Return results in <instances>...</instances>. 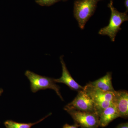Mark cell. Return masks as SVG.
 <instances>
[{
  "label": "cell",
  "mask_w": 128,
  "mask_h": 128,
  "mask_svg": "<svg viewBox=\"0 0 128 128\" xmlns=\"http://www.w3.org/2000/svg\"><path fill=\"white\" fill-rule=\"evenodd\" d=\"M108 6L111 12L109 24L108 26L101 28L98 33L100 35L108 36L111 41L114 42L117 34L121 30L122 24L128 20V16L127 12H120L114 7L113 0H110Z\"/></svg>",
  "instance_id": "cell-1"
},
{
  "label": "cell",
  "mask_w": 128,
  "mask_h": 128,
  "mask_svg": "<svg viewBox=\"0 0 128 128\" xmlns=\"http://www.w3.org/2000/svg\"><path fill=\"white\" fill-rule=\"evenodd\" d=\"M83 90L93 101L98 117L104 109L113 104L114 92L103 91L88 83L84 86Z\"/></svg>",
  "instance_id": "cell-2"
},
{
  "label": "cell",
  "mask_w": 128,
  "mask_h": 128,
  "mask_svg": "<svg viewBox=\"0 0 128 128\" xmlns=\"http://www.w3.org/2000/svg\"><path fill=\"white\" fill-rule=\"evenodd\" d=\"M100 0H76L74 2V16L81 29H84L86 24L95 12L98 3Z\"/></svg>",
  "instance_id": "cell-3"
},
{
  "label": "cell",
  "mask_w": 128,
  "mask_h": 128,
  "mask_svg": "<svg viewBox=\"0 0 128 128\" xmlns=\"http://www.w3.org/2000/svg\"><path fill=\"white\" fill-rule=\"evenodd\" d=\"M25 74L30 81L31 89L33 92H36L41 90L53 89L61 100H64L60 92V86L56 84L54 79L37 74L30 70H26Z\"/></svg>",
  "instance_id": "cell-4"
},
{
  "label": "cell",
  "mask_w": 128,
  "mask_h": 128,
  "mask_svg": "<svg viewBox=\"0 0 128 128\" xmlns=\"http://www.w3.org/2000/svg\"><path fill=\"white\" fill-rule=\"evenodd\" d=\"M65 110L71 116L75 124L81 128L99 127V117L96 113L70 109Z\"/></svg>",
  "instance_id": "cell-5"
},
{
  "label": "cell",
  "mask_w": 128,
  "mask_h": 128,
  "mask_svg": "<svg viewBox=\"0 0 128 128\" xmlns=\"http://www.w3.org/2000/svg\"><path fill=\"white\" fill-rule=\"evenodd\" d=\"M64 109L74 110L96 114L93 101L83 89L78 92V95L74 99L66 105L64 107Z\"/></svg>",
  "instance_id": "cell-6"
},
{
  "label": "cell",
  "mask_w": 128,
  "mask_h": 128,
  "mask_svg": "<svg viewBox=\"0 0 128 128\" xmlns=\"http://www.w3.org/2000/svg\"><path fill=\"white\" fill-rule=\"evenodd\" d=\"M113 104L116 108L120 117L127 118L128 117V92L121 90L114 92Z\"/></svg>",
  "instance_id": "cell-7"
},
{
  "label": "cell",
  "mask_w": 128,
  "mask_h": 128,
  "mask_svg": "<svg viewBox=\"0 0 128 128\" xmlns=\"http://www.w3.org/2000/svg\"><path fill=\"white\" fill-rule=\"evenodd\" d=\"M60 59L62 66V75L61 77L59 79H54V82L64 83L68 86L72 90L77 91L78 92L83 90L84 87H82L78 84L66 68V65L63 59V57L61 56Z\"/></svg>",
  "instance_id": "cell-8"
},
{
  "label": "cell",
  "mask_w": 128,
  "mask_h": 128,
  "mask_svg": "<svg viewBox=\"0 0 128 128\" xmlns=\"http://www.w3.org/2000/svg\"><path fill=\"white\" fill-rule=\"evenodd\" d=\"M120 115L116 108L113 104L105 108L99 116V125L101 127L107 126L111 122Z\"/></svg>",
  "instance_id": "cell-9"
},
{
  "label": "cell",
  "mask_w": 128,
  "mask_h": 128,
  "mask_svg": "<svg viewBox=\"0 0 128 128\" xmlns=\"http://www.w3.org/2000/svg\"><path fill=\"white\" fill-rule=\"evenodd\" d=\"M112 72H108L103 77L88 84L103 91L114 92L115 90L112 84Z\"/></svg>",
  "instance_id": "cell-10"
},
{
  "label": "cell",
  "mask_w": 128,
  "mask_h": 128,
  "mask_svg": "<svg viewBox=\"0 0 128 128\" xmlns=\"http://www.w3.org/2000/svg\"><path fill=\"white\" fill-rule=\"evenodd\" d=\"M52 114L50 113L48 114L46 116L43 118L39 121L34 123H22L16 122L12 120H8L5 121L4 122L6 128H31L32 126L37 124L39 123L41 121H43L47 117L50 116Z\"/></svg>",
  "instance_id": "cell-11"
},
{
  "label": "cell",
  "mask_w": 128,
  "mask_h": 128,
  "mask_svg": "<svg viewBox=\"0 0 128 128\" xmlns=\"http://www.w3.org/2000/svg\"><path fill=\"white\" fill-rule=\"evenodd\" d=\"M37 4L42 6H50L60 0H35Z\"/></svg>",
  "instance_id": "cell-12"
},
{
  "label": "cell",
  "mask_w": 128,
  "mask_h": 128,
  "mask_svg": "<svg viewBox=\"0 0 128 128\" xmlns=\"http://www.w3.org/2000/svg\"><path fill=\"white\" fill-rule=\"evenodd\" d=\"M79 126L75 124L74 125H70L68 124H66L63 126V128H79Z\"/></svg>",
  "instance_id": "cell-13"
},
{
  "label": "cell",
  "mask_w": 128,
  "mask_h": 128,
  "mask_svg": "<svg viewBox=\"0 0 128 128\" xmlns=\"http://www.w3.org/2000/svg\"><path fill=\"white\" fill-rule=\"evenodd\" d=\"M116 128H128V122L120 124Z\"/></svg>",
  "instance_id": "cell-14"
},
{
  "label": "cell",
  "mask_w": 128,
  "mask_h": 128,
  "mask_svg": "<svg viewBox=\"0 0 128 128\" xmlns=\"http://www.w3.org/2000/svg\"><path fill=\"white\" fill-rule=\"evenodd\" d=\"M124 4L126 9V11L125 12L128 13V0H124Z\"/></svg>",
  "instance_id": "cell-15"
},
{
  "label": "cell",
  "mask_w": 128,
  "mask_h": 128,
  "mask_svg": "<svg viewBox=\"0 0 128 128\" xmlns=\"http://www.w3.org/2000/svg\"><path fill=\"white\" fill-rule=\"evenodd\" d=\"M3 92V89H1V88H0V96L1 95V94H2V92Z\"/></svg>",
  "instance_id": "cell-16"
},
{
  "label": "cell",
  "mask_w": 128,
  "mask_h": 128,
  "mask_svg": "<svg viewBox=\"0 0 128 128\" xmlns=\"http://www.w3.org/2000/svg\"><path fill=\"white\" fill-rule=\"evenodd\" d=\"M62 0L64 2H66V1L68 0Z\"/></svg>",
  "instance_id": "cell-17"
},
{
  "label": "cell",
  "mask_w": 128,
  "mask_h": 128,
  "mask_svg": "<svg viewBox=\"0 0 128 128\" xmlns=\"http://www.w3.org/2000/svg\"></svg>",
  "instance_id": "cell-18"
}]
</instances>
